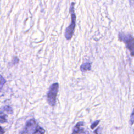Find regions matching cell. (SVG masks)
Here are the masks:
<instances>
[{"instance_id":"5","label":"cell","mask_w":134,"mask_h":134,"mask_svg":"<svg viewBox=\"0 0 134 134\" xmlns=\"http://www.w3.org/2000/svg\"><path fill=\"white\" fill-rule=\"evenodd\" d=\"M83 126H84L83 122L80 121L77 122L73 128L72 134H77V133L82 132L84 131Z\"/></svg>"},{"instance_id":"12","label":"cell","mask_w":134,"mask_h":134,"mask_svg":"<svg viewBox=\"0 0 134 134\" xmlns=\"http://www.w3.org/2000/svg\"><path fill=\"white\" fill-rule=\"evenodd\" d=\"M99 122V120H97V121H95V122H94L91 126V129H94Z\"/></svg>"},{"instance_id":"11","label":"cell","mask_w":134,"mask_h":134,"mask_svg":"<svg viewBox=\"0 0 134 134\" xmlns=\"http://www.w3.org/2000/svg\"><path fill=\"white\" fill-rule=\"evenodd\" d=\"M6 83V80L1 75V89L2 88L3 86Z\"/></svg>"},{"instance_id":"7","label":"cell","mask_w":134,"mask_h":134,"mask_svg":"<svg viewBox=\"0 0 134 134\" xmlns=\"http://www.w3.org/2000/svg\"><path fill=\"white\" fill-rule=\"evenodd\" d=\"M45 130L42 127L37 126L35 131L32 134H44Z\"/></svg>"},{"instance_id":"1","label":"cell","mask_w":134,"mask_h":134,"mask_svg":"<svg viewBox=\"0 0 134 134\" xmlns=\"http://www.w3.org/2000/svg\"><path fill=\"white\" fill-rule=\"evenodd\" d=\"M74 2H72L70 7V13L71 15V23L70 25L66 28L65 31L64 36L66 40H70L74 34V29L76 25V15L74 13Z\"/></svg>"},{"instance_id":"10","label":"cell","mask_w":134,"mask_h":134,"mask_svg":"<svg viewBox=\"0 0 134 134\" xmlns=\"http://www.w3.org/2000/svg\"><path fill=\"white\" fill-rule=\"evenodd\" d=\"M134 122V109L131 113V116H130V125H132Z\"/></svg>"},{"instance_id":"3","label":"cell","mask_w":134,"mask_h":134,"mask_svg":"<svg viewBox=\"0 0 134 134\" xmlns=\"http://www.w3.org/2000/svg\"><path fill=\"white\" fill-rule=\"evenodd\" d=\"M59 89V84L58 83L52 84L47 93V101L49 104L52 106L55 105L56 97Z\"/></svg>"},{"instance_id":"2","label":"cell","mask_w":134,"mask_h":134,"mask_svg":"<svg viewBox=\"0 0 134 134\" xmlns=\"http://www.w3.org/2000/svg\"><path fill=\"white\" fill-rule=\"evenodd\" d=\"M118 38L120 41L123 42L126 48L129 50L131 55L134 56V38L129 33L119 32Z\"/></svg>"},{"instance_id":"15","label":"cell","mask_w":134,"mask_h":134,"mask_svg":"<svg viewBox=\"0 0 134 134\" xmlns=\"http://www.w3.org/2000/svg\"><path fill=\"white\" fill-rule=\"evenodd\" d=\"M4 133V130H3V129L2 128H1V134H3Z\"/></svg>"},{"instance_id":"14","label":"cell","mask_w":134,"mask_h":134,"mask_svg":"<svg viewBox=\"0 0 134 134\" xmlns=\"http://www.w3.org/2000/svg\"><path fill=\"white\" fill-rule=\"evenodd\" d=\"M129 2H130L131 5L133 7H134V0H129Z\"/></svg>"},{"instance_id":"9","label":"cell","mask_w":134,"mask_h":134,"mask_svg":"<svg viewBox=\"0 0 134 134\" xmlns=\"http://www.w3.org/2000/svg\"><path fill=\"white\" fill-rule=\"evenodd\" d=\"M4 110L5 111H6V112L9 113V114H12L13 113V109L9 106H6L4 107Z\"/></svg>"},{"instance_id":"8","label":"cell","mask_w":134,"mask_h":134,"mask_svg":"<svg viewBox=\"0 0 134 134\" xmlns=\"http://www.w3.org/2000/svg\"><path fill=\"white\" fill-rule=\"evenodd\" d=\"M0 118H1V123H4V122H7L6 116L5 114H4L2 112L1 113Z\"/></svg>"},{"instance_id":"4","label":"cell","mask_w":134,"mask_h":134,"mask_svg":"<svg viewBox=\"0 0 134 134\" xmlns=\"http://www.w3.org/2000/svg\"><path fill=\"white\" fill-rule=\"evenodd\" d=\"M36 121L33 119H31L29 120L26 124L25 128L23 130L21 134H28L30 133L32 130H33L34 128L35 127L36 125Z\"/></svg>"},{"instance_id":"6","label":"cell","mask_w":134,"mask_h":134,"mask_svg":"<svg viewBox=\"0 0 134 134\" xmlns=\"http://www.w3.org/2000/svg\"><path fill=\"white\" fill-rule=\"evenodd\" d=\"M91 69V64L88 62H86L83 63L80 66V70L82 72H85L86 71H89Z\"/></svg>"},{"instance_id":"13","label":"cell","mask_w":134,"mask_h":134,"mask_svg":"<svg viewBox=\"0 0 134 134\" xmlns=\"http://www.w3.org/2000/svg\"><path fill=\"white\" fill-rule=\"evenodd\" d=\"M12 61H12V63H13V64L14 65L17 64L19 62V59H18V58L17 57H15L13 58V60Z\"/></svg>"}]
</instances>
